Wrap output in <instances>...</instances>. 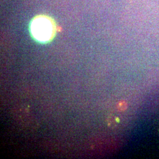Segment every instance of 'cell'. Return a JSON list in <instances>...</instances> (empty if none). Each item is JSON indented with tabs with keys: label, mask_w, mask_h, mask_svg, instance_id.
<instances>
[{
	"label": "cell",
	"mask_w": 159,
	"mask_h": 159,
	"mask_svg": "<svg viewBox=\"0 0 159 159\" xmlns=\"http://www.w3.org/2000/svg\"><path fill=\"white\" fill-rule=\"evenodd\" d=\"M31 33L34 39L40 42L50 41L56 33V26L49 17L39 16L35 18L31 24Z\"/></svg>",
	"instance_id": "cell-1"
}]
</instances>
